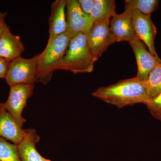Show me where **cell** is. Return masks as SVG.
I'll return each mask as SVG.
<instances>
[{"label": "cell", "instance_id": "cell-23", "mask_svg": "<svg viewBox=\"0 0 161 161\" xmlns=\"http://www.w3.org/2000/svg\"><path fill=\"white\" fill-rule=\"evenodd\" d=\"M40 161H52L49 159H47L45 158H43V157L41 156V160Z\"/></svg>", "mask_w": 161, "mask_h": 161}, {"label": "cell", "instance_id": "cell-3", "mask_svg": "<svg viewBox=\"0 0 161 161\" xmlns=\"http://www.w3.org/2000/svg\"><path fill=\"white\" fill-rule=\"evenodd\" d=\"M72 37L66 31L58 36L41 53L38 55V69L36 82L47 85L67 51Z\"/></svg>", "mask_w": 161, "mask_h": 161}, {"label": "cell", "instance_id": "cell-5", "mask_svg": "<svg viewBox=\"0 0 161 161\" xmlns=\"http://www.w3.org/2000/svg\"><path fill=\"white\" fill-rule=\"evenodd\" d=\"M34 84H19L10 87L8 99L2 103L3 107L12 116L21 128L26 120L22 113L27 100L33 93Z\"/></svg>", "mask_w": 161, "mask_h": 161}, {"label": "cell", "instance_id": "cell-10", "mask_svg": "<svg viewBox=\"0 0 161 161\" xmlns=\"http://www.w3.org/2000/svg\"><path fill=\"white\" fill-rule=\"evenodd\" d=\"M132 13L131 10H125L110 19V29L116 42H130L136 39L132 25Z\"/></svg>", "mask_w": 161, "mask_h": 161}, {"label": "cell", "instance_id": "cell-15", "mask_svg": "<svg viewBox=\"0 0 161 161\" xmlns=\"http://www.w3.org/2000/svg\"><path fill=\"white\" fill-rule=\"evenodd\" d=\"M116 14L114 0H95L90 16L94 23L111 19Z\"/></svg>", "mask_w": 161, "mask_h": 161}, {"label": "cell", "instance_id": "cell-2", "mask_svg": "<svg viewBox=\"0 0 161 161\" xmlns=\"http://www.w3.org/2000/svg\"><path fill=\"white\" fill-rule=\"evenodd\" d=\"M97 60L90 50L86 35L79 33L72 38L57 70L68 71L74 74L91 73Z\"/></svg>", "mask_w": 161, "mask_h": 161}, {"label": "cell", "instance_id": "cell-7", "mask_svg": "<svg viewBox=\"0 0 161 161\" xmlns=\"http://www.w3.org/2000/svg\"><path fill=\"white\" fill-rule=\"evenodd\" d=\"M66 9L67 31L72 38L79 33L87 36L94 24L91 16L83 12L75 0L67 1Z\"/></svg>", "mask_w": 161, "mask_h": 161}, {"label": "cell", "instance_id": "cell-18", "mask_svg": "<svg viewBox=\"0 0 161 161\" xmlns=\"http://www.w3.org/2000/svg\"><path fill=\"white\" fill-rule=\"evenodd\" d=\"M0 161H21L17 146L0 137Z\"/></svg>", "mask_w": 161, "mask_h": 161}, {"label": "cell", "instance_id": "cell-22", "mask_svg": "<svg viewBox=\"0 0 161 161\" xmlns=\"http://www.w3.org/2000/svg\"><path fill=\"white\" fill-rule=\"evenodd\" d=\"M7 16V12H0V38L6 25L5 19Z\"/></svg>", "mask_w": 161, "mask_h": 161}, {"label": "cell", "instance_id": "cell-1", "mask_svg": "<svg viewBox=\"0 0 161 161\" xmlns=\"http://www.w3.org/2000/svg\"><path fill=\"white\" fill-rule=\"evenodd\" d=\"M92 95L119 108L137 103L147 105L150 100L145 81L136 77L101 87L93 92Z\"/></svg>", "mask_w": 161, "mask_h": 161}, {"label": "cell", "instance_id": "cell-11", "mask_svg": "<svg viewBox=\"0 0 161 161\" xmlns=\"http://www.w3.org/2000/svg\"><path fill=\"white\" fill-rule=\"evenodd\" d=\"M66 0H56L52 4L49 19V38L46 46L67 31Z\"/></svg>", "mask_w": 161, "mask_h": 161}, {"label": "cell", "instance_id": "cell-8", "mask_svg": "<svg viewBox=\"0 0 161 161\" xmlns=\"http://www.w3.org/2000/svg\"><path fill=\"white\" fill-rule=\"evenodd\" d=\"M132 25L136 39L142 41L153 55L158 56L154 45L157 29L151 15L143 14L138 11H133Z\"/></svg>", "mask_w": 161, "mask_h": 161}, {"label": "cell", "instance_id": "cell-19", "mask_svg": "<svg viewBox=\"0 0 161 161\" xmlns=\"http://www.w3.org/2000/svg\"><path fill=\"white\" fill-rule=\"evenodd\" d=\"M147 106L152 116L161 121V93L156 97L150 99Z\"/></svg>", "mask_w": 161, "mask_h": 161}, {"label": "cell", "instance_id": "cell-13", "mask_svg": "<svg viewBox=\"0 0 161 161\" xmlns=\"http://www.w3.org/2000/svg\"><path fill=\"white\" fill-rule=\"evenodd\" d=\"M24 130L0 103V137L18 145L24 136Z\"/></svg>", "mask_w": 161, "mask_h": 161}, {"label": "cell", "instance_id": "cell-17", "mask_svg": "<svg viewBox=\"0 0 161 161\" xmlns=\"http://www.w3.org/2000/svg\"><path fill=\"white\" fill-rule=\"evenodd\" d=\"M146 86L150 99L161 93V64L151 71L146 80Z\"/></svg>", "mask_w": 161, "mask_h": 161}, {"label": "cell", "instance_id": "cell-9", "mask_svg": "<svg viewBox=\"0 0 161 161\" xmlns=\"http://www.w3.org/2000/svg\"><path fill=\"white\" fill-rule=\"evenodd\" d=\"M133 50L137 65L136 78L142 81H146L151 71L161 64L158 56H154L147 49L146 45L141 40L135 39L129 42Z\"/></svg>", "mask_w": 161, "mask_h": 161}, {"label": "cell", "instance_id": "cell-21", "mask_svg": "<svg viewBox=\"0 0 161 161\" xmlns=\"http://www.w3.org/2000/svg\"><path fill=\"white\" fill-rule=\"evenodd\" d=\"M10 62V60L0 57V78H6Z\"/></svg>", "mask_w": 161, "mask_h": 161}, {"label": "cell", "instance_id": "cell-4", "mask_svg": "<svg viewBox=\"0 0 161 161\" xmlns=\"http://www.w3.org/2000/svg\"><path fill=\"white\" fill-rule=\"evenodd\" d=\"M38 55L26 59L21 56L10 61L6 74L9 86L19 84H34L38 69Z\"/></svg>", "mask_w": 161, "mask_h": 161}, {"label": "cell", "instance_id": "cell-16", "mask_svg": "<svg viewBox=\"0 0 161 161\" xmlns=\"http://www.w3.org/2000/svg\"><path fill=\"white\" fill-rule=\"evenodd\" d=\"M158 0H127L125 2V10L138 11L147 15H151L158 8Z\"/></svg>", "mask_w": 161, "mask_h": 161}, {"label": "cell", "instance_id": "cell-12", "mask_svg": "<svg viewBox=\"0 0 161 161\" xmlns=\"http://www.w3.org/2000/svg\"><path fill=\"white\" fill-rule=\"evenodd\" d=\"M24 50L19 36L13 34L6 24L0 38V57L11 61L20 57Z\"/></svg>", "mask_w": 161, "mask_h": 161}, {"label": "cell", "instance_id": "cell-6", "mask_svg": "<svg viewBox=\"0 0 161 161\" xmlns=\"http://www.w3.org/2000/svg\"><path fill=\"white\" fill-rule=\"evenodd\" d=\"M110 19L94 23L87 36L90 50L98 60L110 45L116 42L110 29Z\"/></svg>", "mask_w": 161, "mask_h": 161}, {"label": "cell", "instance_id": "cell-14", "mask_svg": "<svg viewBox=\"0 0 161 161\" xmlns=\"http://www.w3.org/2000/svg\"><path fill=\"white\" fill-rule=\"evenodd\" d=\"M22 140L17 146L18 152L21 161H40L42 156L36 149V146L40 138L34 129L24 130Z\"/></svg>", "mask_w": 161, "mask_h": 161}, {"label": "cell", "instance_id": "cell-20", "mask_svg": "<svg viewBox=\"0 0 161 161\" xmlns=\"http://www.w3.org/2000/svg\"><path fill=\"white\" fill-rule=\"evenodd\" d=\"M77 1L83 12L88 15H91L95 0H78Z\"/></svg>", "mask_w": 161, "mask_h": 161}]
</instances>
